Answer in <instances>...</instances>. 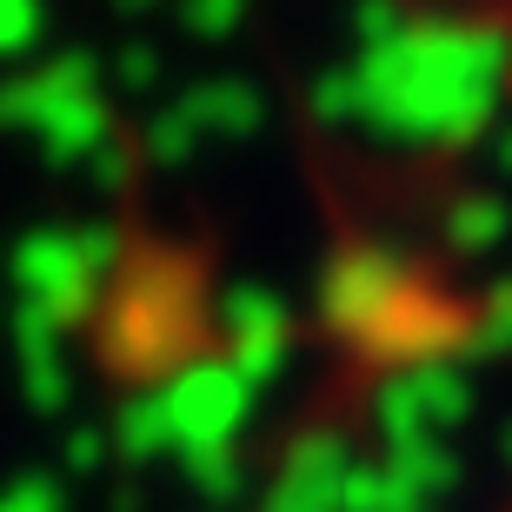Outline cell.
Returning a JSON list of instances; mask_svg holds the SVG:
<instances>
[{
	"label": "cell",
	"instance_id": "ba28073f",
	"mask_svg": "<svg viewBox=\"0 0 512 512\" xmlns=\"http://www.w3.org/2000/svg\"><path fill=\"white\" fill-rule=\"evenodd\" d=\"M114 80L127 87V94H147L153 80H160V54H153V47H127L120 67H114Z\"/></svg>",
	"mask_w": 512,
	"mask_h": 512
},
{
	"label": "cell",
	"instance_id": "7c38bea8",
	"mask_svg": "<svg viewBox=\"0 0 512 512\" xmlns=\"http://www.w3.org/2000/svg\"><path fill=\"white\" fill-rule=\"evenodd\" d=\"M506 512H512V506H506Z\"/></svg>",
	"mask_w": 512,
	"mask_h": 512
},
{
	"label": "cell",
	"instance_id": "277c9868",
	"mask_svg": "<svg viewBox=\"0 0 512 512\" xmlns=\"http://www.w3.org/2000/svg\"><path fill=\"white\" fill-rule=\"evenodd\" d=\"M200 114H193L187 100H173V107H160V114L147 120V153L160 160V167H187L193 153H200Z\"/></svg>",
	"mask_w": 512,
	"mask_h": 512
},
{
	"label": "cell",
	"instance_id": "5b68a950",
	"mask_svg": "<svg viewBox=\"0 0 512 512\" xmlns=\"http://www.w3.org/2000/svg\"><path fill=\"white\" fill-rule=\"evenodd\" d=\"M47 100H54V87H47V74H14L7 87H0V127H34L47 120Z\"/></svg>",
	"mask_w": 512,
	"mask_h": 512
},
{
	"label": "cell",
	"instance_id": "7a4b0ae2",
	"mask_svg": "<svg viewBox=\"0 0 512 512\" xmlns=\"http://www.w3.org/2000/svg\"><path fill=\"white\" fill-rule=\"evenodd\" d=\"M14 273L34 300L74 313V306H87V273H94V260H87V247H80L74 233H34V240H20Z\"/></svg>",
	"mask_w": 512,
	"mask_h": 512
},
{
	"label": "cell",
	"instance_id": "6da1fadb",
	"mask_svg": "<svg viewBox=\"0 0 512 512\" xmlns=\"http://www.w3.org/2000/svg\"><path fill=\"white\" fill-rule=\"evenodd\" d=\"M47 74V87H54V100H47V120H40V147H47V160L54 167H87L107 140H114V127H107V100H100V67L94 54H60L54 67H40Z\"/></svg>",
	"mask_w": 512,
	"mask_h": 512
},
{
	"label": "cell",
	"instance_id": "8fae6325",
	"mask_svg": "<svg viewBox=\"0 0 512 512\" xmlns=\"http://www.w3.org/2000/svg\"><path fill=\"white\" fill-rule=\"evenodd\" d=\"M120 7H147V0H120Z\"/></svg>",
	"mask_w": 512,
	"mask_h": 512
},
{
	"label": "cell",
	"instance_id": "52a82bcc",
	"mask_svg": "<svg viewBox=\"0 0 512 512\" xmlns=\"http://www.w3.org/2000/svg\"><path fill=\"white\" fill-rule=\"evenodd\" d=\"M240 7H247V0H187V7H180V27H187V34H233V20H240Z\"/></svg>",
	"mask_w": 512,
	"mask_h": 512
},
{
	"label": "cell",
	"instance_id": "9c48e42d",
	"mask_svg": "<svg viewBox=\"0 0 512 512\" xmlns=\"http://www.w3.org/2000/svg\"><path fill=\"white\" fill-rule=\"evenodd\" d=\"M87 173H94L100 187H127V173H133V160H127V147H114V140H107V147H100L94 160H87Z\"/></svg>",
	"mask_w": 512,
	"mask_h": 512
},
{
	"label": "cell",
	"instance_id": "30bf717a",
	"mask_svg": "<svg viewBox=\"0 0 512 512\" xmlns=\"http://www.w3.org/2000/svg\"><path fill=\"white\" fill-rule=\"evenodd\" d=\"M80 247H87V260H94V266H107V260H114V247H120V240H114L107 227H87V233H80Z\"/></svg>",
	"mask_w": 512,
	"mask_h": 512
},
{
	"label": "cell",
	"instance_id": "8992f818",
	"mask_svg": "<svg viewBox=\"0 0 512 512\" xmlns=\"http://www.w3.org/2000/svg\"><path fill=\"white\" fill-rule=\"evenodd\" d=\"M40 0H0V54H27L40 40Z\"/></svg>",
	"mask_w": 512,
	"mask_h": 512
},
{
	"label": "cell",
	"instance_id": "3957f363",
	"mask_svg": "<svg viewBox=\"0 0 512 512\" xmlns=\"http://www.w3.org/2000/svg\"><path fill=\"white\" fill-rule=\"evenodd\" d=\"M180 100L200 114L207 133H253L260 127V94L240 87V80H207V87H193V94H180Z\"/></svg>",
	"mask_w": 512,
	"mask_h": 512
}]
</instances>
